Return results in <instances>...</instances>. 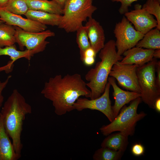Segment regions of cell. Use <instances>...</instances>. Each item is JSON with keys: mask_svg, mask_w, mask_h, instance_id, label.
Wrapping results in <instances>:
<instances>
[{"mask_svg": "<svg viewBox=\"0 0 160 160\" xmlns=\"http://www.w3.org/2000/svg\"><path fill=\"white\" fill-rule=\"evenodd\" d=\"M108 81L113 89V95L115 99L114 105L111 106L114 119L117 116L122 108L130 102L139 97L141 94L134 91H126L117 85L116 79L112 77H108Z\"/></svg>", "mask_w": 160, "mask_h": 160, "instance_id": "cell-13", "label": "cell"}, {"mask_svg": "<svg viewBox=\"0 0 160 160\" xmlns=\"http://www.w3.org/2000/svg\"><path fill=\"white\" fill-rule=\"evenodd\" d=\"M9 0H0V8H3L6 5Z\"/></svg>", "mask_w": 160, "mask_h": 160, "instance_id": "cell-35", "label": "cell"}, {"mask_svg": "<svg viewBox=\"0 0 160 160\" xmlns=\"http://www.w3.org/2000/svg\"><path fill=\"white\" fill-rule=\"evenodd\" d=\"M95 57L85 56L81 60L84 64L87 66H90L94 64L95 61Z\"/></svg>", "mask_w": 160, "mask_h": 160, "instance_id": "cell-30", "label": "cell"}, {"mask_svg": "<svg viewBox=\"0 0 160 160\" xmlns=\"http://www.w3.org/2000/svg\"><path fill=\"white\" fill-rule=\"evenodd\" d=\"M112 2H120L121 6L119 9L121 14H124L129 11V8L131 6L132 3L139 0H111Z\"/></svg>", "mask_w": 160, "mask_h": 160, "instance_id": "cell-27", "label": "cell"}, {"mask_svg": "<svg viewBox=\"0 0 160 160\" xmlns=\"http://www.w3.org/2000/svg\"><path fill=\"white\" fill-rule=\"evenodd\" d=\"M154 50L135 47L123 53L124 57L120 63L122 64H136L138 67L141 66L153 59Z\"/></svg>", "mask_w": 160, "mask_h": 160, "instance_id": "cell-14", "label": "cell"}, {"mask_svg": "<svg viewBox=\"0 0 160 160\" xmlns=\"http://www.w3.org/2000/svg\"><path fill=\"white\" fill-rule=\"evenodd\" d=\"M21 157L15 151L12 142L5 129L0 112V160H17Z\"/></svg>", "mask_w": 160, "mask_h": 160, "instance_id": "cell-16", "label": "cell"}, {"mask_svg": "<svg viewBox=\"0 0 160 160\" xmlns=\"http://www.w3.org/2000/svg\"><path fill=\"white\" fill-rule=\"evenodd\" d=\"M135 46L153 50L160 49V30L156 28L149 31Z\"/></svg>", "mask_w": 160, "mask_h": 160, "instance_id": "cell-21", "label": "cell"}, {"mask_svg": "<svg viewBox=\"0 0 160 160\" xmlns=\"http://www.w3.org/2000/svg\"><path fill=\"white\" fill-rule=\"evenodd\" d=\"M143 7L155 16L157 23L156 28L160 30V2L157 0H147Z\"/></svg>", "mask_w": 160, "mask_h": 160, "instance_id": "cell-26", "label": "cell"}, {"mask_svg": "<svg viewBox=\"0 0 160 160\" xmlns=\"http://www.w3.org/2000/svg\"><path fill=\"white\" fill-rule=\"evenodd\" d=\"M12 13L24 15L29 9L26 0H9L3 7Z\"/></svg>", "mask_w": 160, "mask_h": 160, "instance_id": "cell-25", "label": "cell"}, {"mask_svg": "<svg viewBox=\"0 0 160 160\" xmlns=\"http://www.w3.org/2000/svg\"><path fill=\"white\" fill-rule=\"evenodd\" d=\"M97 54L95 50L90 47L87 49L84 52L82 56L80 57L81 60L85 56L95 57Z\"/></svg>", "mask_w": 160, "mask_h": 160, "instance_id": "cell-31", "label": "cell"}, {"mask_svg": "<svg viewBox=\"0 0 160 160\" xmlns=\"http://www.w3.org/2000/svg\"><path fill=\"white\" fill-rule=\"evenodd\" d=\"M0 20L8 25L18 27L28 32H40L47 28L45 25L12 13L4 8H0Z\"/></svg>", "mask_w": 160, "mask_h": 160, "instance_id": "cell-12", "label": "cell"}, {"mask_svg": "<svg viewBox=\"0 0 160 160\" xmlns=\"http://www.w3.org/2000/svg\"><path fill=\"white\" fill-rule=\"evenodd\" d=\"M16 43L23 50L24 47L28 50L32 51L35 54L43 51L49 42L46 40L49 37L54 36L55 33L49 30L38 32L25 31L15 26Z\"/></svg>", "mask_w": 160, "mask_h": 160, "instance_id": "cell-8", "label": "cell"}, {"mask_svg": "<svg viewBox=\"0 0 160 160\" xmlns=\"http://www.w3.org/2000/svg\"><path fill=\"white\" fill-rule=\"evenodd\" d=\"M113 32L116 39L115 42L117 52L120 55L135 47L144 35L137 31L125 16L116 24Z\"/></svg>", "mask_w": 160, "mask_h": 160, "instance_id": "cell-7", "label": "cell"}, {"mask_svg": "<svg viewBox=\"0 0 160 160\" xmlns=\"http://www.w3.org/2000/svg\"><path fill=\"white\" fill-rule=\"evenodd\" d=\"M85 26L90 47L97 54L103 47L105 44L104 29L100 23L92 17L88 18Z\"/></svg>", "mask_w": 160, "mask_h": 160, "instance_id": "cell-15", "label": "cell"}, {"mask_svg": "<svg viewBox=\"0 0 160 160\" xmlns=\"http://www.w3.org/2000/svg\"><path fill=\"white\" fill-rule=\"evenodd\" d=\"M153 57L154 58H160V49H157L154 50L153 54Z\"/></svg>", "mask_w": 160, "mask_h": 160, "instance_id": "cell-34", "label": "cell"}, {"mask_svg": "<svg viewBox=\"0 0 160 160\" xmlns=\"http://www.w3.org/2000/svg\"><path fill=\"white\" fill-rule=\"evenodd\" d=\"M110 86L108 82L102 95L96 99L89 100L79 97L73 104L74 110L79 111L86 109L98 111L104 114L111 122L114 118L109 97Z\"/></svg>", "mask_w": 160, "mask_h": 160, "instance_id": "cell-10", "label": "cell"}, {"mask_svg": "<svg viewBox=\"0 0 160 160\" xmlns=\"http://www.w3.org/2000/svg\"><path fill=\"white\" fill-rule=\"evenodd\" d=\"M124 15L134 25L135 29L144 34L157 27L156 20L140 4H137L134 10L128 11Z\"/></svg>", "mask_w": 160, "mask_h": 160, "instance_id": "cell-11", "label": "cell"}, {"mask_svg": "<svg viewBox=\"0 0 160 160\" xmlns=\"http://www.w3.org/2000/svg\"><path fill=\"white\" fill-rule=\"evenodd\" d=\"M124 153L107 147H101L95 151L93 158L94 160H119L121 159Z\"/></svg>", "mask_w": 160, "mask_h": 160, "instance_id": "cell-23", "label": "cell"}, {"mask_svg": "<svg viewBox=\"0 0 160 160\" xmlns=\"http://www.w3.org/2000/svg\"><path fill=\"white\" fill-rule=\"evenodd\" d=\"M158 0L160 2V0Z\"/></svg>", "mask_w": 160, "mask_h": 160, "instance_id": "cell-38", "label": "cell"}, {"mask_svg": "<svg viewBox=\"0 0 160 160\" xmlns=\"http://www.w3.org/2000/svg\"><path fill=\"white\" fill-rule=\"evenodd\" d=\"M128 144V137L119 132L107 136L102 142L101 146L124 152Z\"/></svg>", "mask_w": 160, "mask_h": 160, "instance_id": "cell-20", "label": "cell"}, {"mask_svg": "<svg viewBox=\"0 0 160 160\" xmlns=\"http://www.w3.org/2000/svg\"><path fill=\"white\" fill-rule=\"evenodd\" d=\"M29 9L63 14V7L54 0H26Z\"/></svg>", "mask_w": 160, "mask_h": 160, "instance_id": "cell-19", "label": "cell"}, {"mask_svg": "<svg viewBox=\"0 0 160 160\" xmlns=\"http://www.w3.org/2000/svg\"><path fill=\"white\" fill-rule=\"evenodd\" d=\"M4 22L1 20H0V25Z\"/></svg>", "mask_w": 160, "mask_h": 160, "instance_id": "cell-37", "label": "cell"}, {"mask_svg": "<svg viewBox=\"0 0 160 160\" xmlns=\"http://www.w3.org/2000/svg\"><path fill=\"white\" fill-rule=\"evenodd\" d=\"M92 2L93 0H65L58 28L68 33L76 31L97 9Z\"/></svg>", "mask_w": 160, "mask_h": 160, "instance_id": "cell-4", "label": "cell"}, {"mask_svg": "<svg viewBox=\"0 0 160 160\" xmlns=\"http://www.w3.org/2000/svg\"><path fill=\"white\" fill-rule=\"evenodd\" d=\"M131 152L135 156H140L143 154L145 148L144 146L140 143H136L132 146Z\"/></svg>", "mask_w": 160, "mask_h": 160, "instance_id": "cell-28", "label": "cell"}, {"mask_svg": "<svg viewBox=\"0 0 160 160\" xmlns=\"http://www.w3.org/2000/svg\"><path fill=\"white\" fill-rule=\"evenodd\" d=\"M11 78V76H9L4 81L0 80V108L2 105L4 101V97L2 94L3 92L8 84Z\"/></svg>", "mask_w": 160, "mask_h": 160, "instance_id": "cell-29", "label": "cell"}, {"mask_svg": "<svg viewBox=\"0 0 160 160\" xmlns=\"http://www.w3.org/2000/svg\"><path fill=\"white\" fill-rule=\"evenodd\" d=\"M138 67L136 64H122L118 61L113 66L109 76L116 80L123 88L140 93L137 74Z\"/></svg>", "mask_w": 160, "mask_h": 160, "instance_id": "cell-9", "label": "cell"}, {"mask_svg": "<svg viewBox=\"0 0 160 160\" xmlns=\"http://www.w3.org/2000/svg\"><path fill=\"white\" fill-rule=\"evenodd\" d=\"M32 112L31 106L17 89H14L8 97L0 112L5 129L12 140L15 151L21 157L23 122L26 116Z\"/></svg>", "mask_w": 160, "mask_h": 160, "instance_id": "cell-2", "label": "cell"}, {"mask_svg": "<svg viewBox=\"0 0 160 160\" xmlns=\"http://www.w3.org/2000/svg\"><path fill=\"white\" fill-rule=\"evenodd\" d=\"M76 31V41L79 49L81 57L82 56L84 52L90 47V45L85 25H82Z\"/></svg>", "mask_w": 160, "mask_h": 160, "instance_id": "cell-24", "label": "cell"}, {"mask_svg": "<svg viewBox=\"0 0 160 160\" xmlns=\"http://www.w3.org/2000/svg\"><path fill=\"white\" fill-rule=\"evenodd\" d=\"M142 101L141 97H139L131 101L128 106L124 105L110 124L100 128L101 132L105 136L116 131L128 137L133 135L137 123L147 115L143 112L137 113L138 106Z\"/></svg>", "mask_w": 160, "mask_h": 160, "instance_id": "cell-5", "label": "cell"}, {"mask_svg": "<svg viewBox=\"0 0 160 160\" xmlns=\"http://www.w3.org/2000/svg\"><path fill=\"white\" fill-rule=\"evenodd\" d=\"M154 109L158 112H160V97L155 101L154 103Z\"/></svg>", "mask_w": 160, "mask_h": 160, "instance_id": "cell-33", "label": "cell"}, {"mask_svg": "<svg viewBox=\"0 0 160 160\" xmlns=\"http://www.w3.org/2000/svg\"><path fill=\"white\" fill-rule=\"evenodd\" d=\"M15 26L4 23L0 25V46L2 47L15 44L16 43Z\"/></svg>", "mask_w": 160, "mask_h": 160, "instance_id": "cell-22", "label": "cell"}, {"mask_svg": "<svg viewBox=\"0 0 160 160\" xmlns=\"http://www.w3.org/2000/svg\"><path fill=\"white\" fill-rule=\"evenodd\" d=\"M41 94L52 101L55 112L62 116L74 110L73 104L81 96L90 97L91 92L80 74L57 75L46 82Z\"/></svg>", "mask_w": 160, "mask_h": 160, "instance_id": "cell-1", "label": "cell"}, {"mask_svg": "<svg viewBox=\"0 0 160 160\" xmlns=\"http://www.w3.org/2000/svg\"><path fill=\"white\" fill-rule=\"evenodd\" d=\"M63 8L65 0H54Z\"/></svg>", "mask_w": 160, "mask_h": 160, "instance_id": "cell-36", "label": "cell"}, {"mask_svg": "<svg viewBox=\"0 0 160 160\" xmlns=\"http://www.w3.org/2000/svg\"><path fill=\"white\" fill-rule=\"evenodd\" d=\"M34 54L35 53L32 51L27 49L24 51L18 50L15 44L5 46L4 47L0 46V56H8L11 60L6 65L0 67V71H4L6 72H10L13 67L14 63L17 60L22 58L30 60Z\"/></svg>", "mask_w": 160, "mask_h": 160, "instance_id": "cell-17", "label": "cell"}, {"mask_svg": "<svg viewBox=\"0 0 160 160\" xmlns=\"http://www.w3.org/2000/svg\"><path fill=\"white\" fill-rule=\"evenodd\" d=\"M157 73V76L156 77V82L158 88L160 89V61H158L156 68Z\"/></svg>", "mask_w": 160, "mask_h": 160, "instance_id": "cell-32", "label": "cell"}, {"mask_svg": "<svg viewBox=\"0 0 160 160\" xmlns=\"http://www.w3.org/2000/svg\"><path fill=\"white\" fill-rule=\"evenodd\" d=\"M98 62L94 68L90 69L85 76L87 87L90 89V99L100 96L104 92L110 72L114 64L121 60L123 57L117 52L115 41L111 39L105 44L100 51Z\"/></svg>", "mask_w": 160, "mask_h": 160, "instance_id": "cell-3", "label": "cell"}, {"mask_svg": "<svg viewBox=\"0 0 160 160\" xmlns=\"http://www.w3.org/2000/svg\"><path fill=\"white\" fill-rule=\"evenodd\" d=\"M24 15L27 18L42 24L53 26L58 25L62 16L60 15L30 9Z\"/></svg>", "mask_w": 160, "mask_h": 160, "instance_id": "cell-18", "label": "cell"}, {"mask_svg": "<svg viewBox=\"0 0 160 160\" xmlns=\"http://www.w3.org/2000/svg\"><path fill=\"white\" fill-rule=\"evenodd\" d=\"M157 60L150 61L137 67V74L142 100L151 108L154 109L156 100L160 97V89L156 82L155 72Z\"/></svg>", "mask_w": 160, "mask_h": 160, "instance_id": "cell-6", "label": "cell"}]
</instances>
